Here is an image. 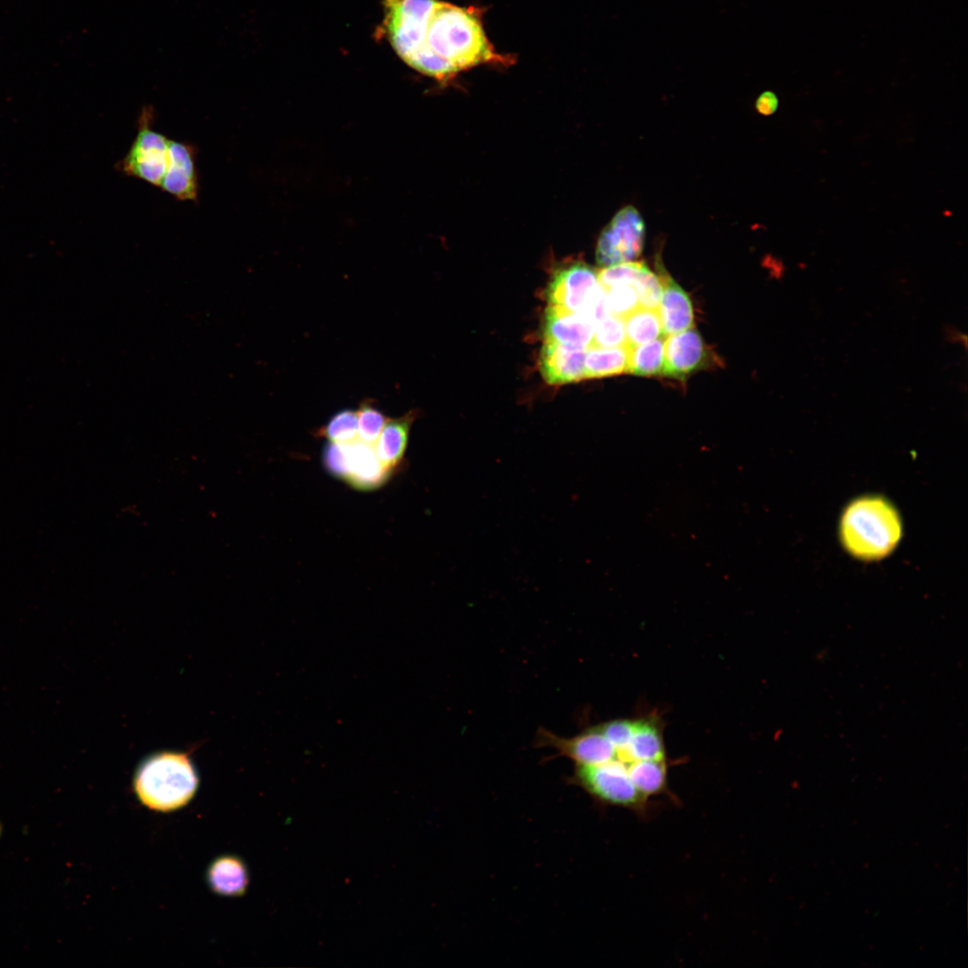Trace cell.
Returning <instances> with one entry per match:
<instances>
[{
  "instance_id": "8fae6325",
  "label": "cell",
  "mask_w": 968,
  "mask_h": 968,
  "mask_svg": "<svg viewBox=\"0 0 968 968\" xmlns=\"http://www.w3.org/2000/svg\"><path fill=\"white\" fill-rule=\"evenodd\" d=\"M586 349L544 341L540 352V371L549 385H564L584 379Z\"/></svg>"
},
{
  "instance_id": "603a6c76",
  "label": "cell",
  "mask_w": 968,
  "mask_h": 968,
  "mask_svg": "<svg viewBox=\"0 0 968 968\" xmlns=\"http://www.w3.org/2000/svg\"><path fill=\"white\" fill-rule=\"evenodd\" d=\"M609 314L624 318L639 305L637 293L631 284H618L605 290Z\"/></svg>"
},
{
  "instance_id": "5bb4252c",
  "label": "cell",
  "mask_w": 968,
  "mask_h": 968,
  "mask_svg": "<svg viewBox=\"0 0 968 968\" xmlns=\"http://www.w3.org/2000/svg\"><path fill=\"white\" fill-rule=\"evenodd\" d=\"M414 419L415 414L409 411L402 417L386 419L374 444L376 454L385 468L393 471L395 467L400 466Z\"/></svg>"
},
{
  "instance_id": "9c48e42d",
  "label": "cell",
  "mask_w": 968,
  "mask_h": 968,
  "mask_svg": "<svg viewBox=\"0 0 968 968\" xmlns=\"http://www.w3.org/2000/svg\"><path fill=\"white\" fill-rule=\"evenodd\" d=\"M707 351L701 334L689 328L666 337L664 343L663 375L686 379L703 367Z\"/></svg>"
},
{
  "instance_id": "ac0fdd59",
  "label": "cell",
  "mask_w": 968,
  "mask_h": 968,
  "mask_svg": "<svg viewBox=\"0 0 968 968\" xmlns=\"http://www.w3.org/2000/svg\"><path fill=\"white\" fill-rule=\"evenodd\" d=\"M665 339L661 336L630 348L627 373L646 376L663 374Z\"/></svg>"
},
{
  "instance_id": "cb8c5ba5",
  "label": "cell",
  "mask_w": 968,
  "mask_h": 968,
  "mask_svg": "<svg viewBox=\"0 0 968 968\" xmlns=\"http://www.w3.org/2000/svg\"><path fill=\"white\" fill-rule=\"evenodd\" d=\"M643 264V262L632 261L602 267L598 271V281L604 290L618 284L632 285Z\"/></svg>"
},
{
  "instance_id": "277c9868",
  "label": "cell",
  "mask_w": 968,
  "mask_h": 968,
  "mask_svg": "<svg viewBox=\"0 0 968 968\" xmlns=\"http://www.w3.org/2000/svg\"><path fill=\"white\" fill-rule=\"evenodd\" d=\"M153 108L143 107L136 135L117 168L126 176L160 187L168 164L169 139L153 127Z\"/></svg>"
},
{
  "instance_id": "4fadbf2b",
  "label": "cell",
  "mask_w": 968,
  "mask_h": 968,
  "mask_svg": "<svg viewBox=\"0 0 968 968\" xmlns=\"http://www.w3.org/2000/svg\"><path fill=\"white\" fill-rule=\"evenodd\" d=\"M662 295L659 306L662 335L667 337L693 326L694 313L691 301L684 290L662 269Z\"/></svg>"
},
{
  "instance_id": "2e32d148",
  "label": "cell",
  "mask_w": 968,
  "mask_h": 968,
  "mask_svg": "<svg viewBox=\"0 0 968 968\" xmlns=\"http://www.w3.org/2000/svg\"><path fill=\"white\" fill-rule=\"evenodd\" d=\"M629 348L589 347L584 356V379L601 378L627 372Z\"/></svg>"
},
{
  "instance_id": "7a4b0ae2",
  "label": "cell",
  "mask_w": 968,
  "mask_h": 968,
  "mask_svg": "<svg viewBox=\"0 0 968 968\" xmlns=\"http://www.w3.org/2000/svg\"><path fill=\"white\" fill-rule=\"evenodd\" d=\"M840 539L850 554L861 560L881 559L902 537V522L884 497L864 496L853 500L840 520Z\"/></svg>"
},
{
  "instance_id": "d4e9b609",
  "label": "cell",
  "mask_w": 968,
  "mask_h": 968,
  "mask_svg": "<svg viewBox=\"0 0 968 968\" xmlns=\"http://www.w3.org/2000/svg\"><path fill=\"white\" fill-rule=\"evenodd\" d=\"M323 462L332 475L346 480V456L342 443L329 442L324 448Z\"/></svg>"
},
{
  "instance_id": "ba28073f",
  "label": "cell",
  "mask_w": 968,
  "mask_h": 968,
  "mask_svg": "<svg viewBox=\"0 0 968 968\" xmlns=\"http://www.w3.org/2000/svg\"><path fill=\"white\" fill-rule=\"evenodd\" d=\"M194 144L169 140L168 164L160 188L180 201H195L199 194Z\"/></svg>"
},
{
  "instance_id": "7c38bea8",
  "label": "cell",
  "mask_w": 968,
  "mask_h": 968,
  "mask_svg": "<svg viewBox=\"0 0 968 968\" xmlns=\"http://www.w3.org/2000/svg\"><path fill=\"white\" fill-rule=\"evenodd\" d=\"M346 456L345 481L358 489H373L387 480L393 471L385 468L378 459L374 445L356 438L342 443Z\"/></svg>"
},
{
  "instance_id": "44dd1931",
  "label": "cell",
  "mask_w": 968,
  "mask_h": 968,
  "mask_svg": "<svg viewBox=\"0 0 968 968\" xmlns=\"http://www.w3.org/2000/svg\"><path fill=\"white\" fill-rule=\"evenodd\" d=\"M357 412L358 438L374 445L388 418L376 408L373 402L369 400L360 402Z\"/></svg>"
},
{
  "instance_id": "5b68a950",
  "label": "cell",
  "mask_w": 968,
  "mask_h": 968,
  "mask_svg": "<svg viewBox=\"0 0 968 968\" xmlns=\"http://www.w3.org/2000/svg\"><path fill=\"white\" fill-rule=\"evenodd\" d=\"M435 1L383 0L388 39L404 62L421 46Z\"/></svg>"
},
{
  "instance_id": "e0dca14e",
  "label": "cell",
  "mask_w": 968,
  "mask_h": 968,
  "mask_svg": "<svg viewBox=\"0 0 968 968\" xmlns=\"http://www.w3.org/2000/svg\"><path fill=\"white\" fill-rule=\"evenodd\" d=\"M623 320L629 349L663 336L659 309L638 307Z\"/></svg>"
},
{
  "instance_id": "52a82bcc",
  "label": "cell",
  "mask_w": 968,
  "mask_h": 968,
  "mask_svg": "<svg viewBox=\"0 0 968 968\" xmlns=\"http://www.w3.org/2000/svg\"><path fill=\"white\" fill-rule=\"evenodd\" d=\"M600 289L598 271L575 263L554 272L545 294L548 305L583 313Z\"/></svg>"
},
{
  "instance_id": "6da1fadb",
  "label": "cell",
  "mask_w": 968,
  "mask_h": 968,
  "mask_svg": "<svg viewBox=\"0 0 968 968\" xmlns=\"http://www.w3.org/2000/svg\"><path fill=\"white\" fill-rule=\"evenodd\" d=\"M474 7L436 0L419 48L405 62L440 81L480 64L503 62L488 41Z\"/></svg>"
},
{
  "instance_id": "484cf974",
  "label": "cell",
  "mask_w": 968,
  "mask_h": 968,
  "mask_svg": "<svg viewBox=\"0 0 968 968\" xmlns=\"http://www.w3.org/2000/svg\"><path fill=\"white\" fill-rule=\"evenodd\" d=\"M779 99L777 95L771 91L762 92L756 99V107L762 115H771L778 108Z\"/></svg>"
},
{
  "instance_id": "d6986e66",
  "label": "cell",
  "mask_w": 968,
  "mask_h": 968,
  "mask_svg": "<svg viewBox=\"0 0 968 968\" xmlns=\"http://www.w3.org/2000/svg\"><path fill=\"white\" fill-rule=\"evenodd\" d=\"M358 431V412L342 410L333 416L327 424L318 429L320 436L330 442L348 443L356 439Z\"/></svg>"
},
{
  "instance_id": "9a60e30c",
  "label": "cell",
  "mask_w": 968,
  "mask_h": 968,
  "mask_svg": "<svg viewBox=\"0 0 968 968\" xmlns=\"http://www.w3.org/2000/svg\"><path fill=\"white\" fill-rule=\"evenodd\" d=\"M208 882L220 895L238 896L243 895L246 889L248 873L241 860L233 856H223L210 866Z\"/></svg>"
},
{
  "instance_id": "ffe728a7",
  "label": "cell",
  "mask_w": 968,
  "mask_h": 968,
  "mask_svg": "<svg viewBox=\"0 0 968 968\" xmlns=\"http://www.w3.org/2000/svg\"><path fill=\"white\" fill-rule=\"evenodd\" d=\"M632 285L637 293L640 307L659 309L662 295V281L659 272H653L644 263Z\"/></svg>"
},
{
  "instance_id": "3957f363",
  "label": "cell",
  "mask_w": 968,
  "mask_h": 968,
  "mask_svg": "<svg viewBox=\"0 0 968 968\" xmlns=\"http://www.w3.org/2000/svg\"><path fill=\"white\" fill-rule=\"evenodd\" d=\"M198 786L195 769L186 754L161 752L147 758L138 768L134 790L148 808L171 811L185 806Z\"/></svg>"
},
{
  "instance_id": "8992f818",
  "label": "cell",
  "mask_w": 968,
  "mask_h": 968,
  "mask_svg": "<svg viewBox=\"0 0 968 968\" xmlns=\"http://www.w3.org/2000/svg\"><path fill=\"white\" fill-rule=\"evenodd\" d=\"M645 226L633 206L621 209L602 230L596 246V262L601 267L632 262L642 253Z\"/></svg>"
},
{
  "instance_id": "30bf717a",
  "label": "cell",
  "mask_w": 968,
  "mask_h": 968,
  "mask_svg": "<svg viewBox=\"0 0 968 968\" xmlns=\"http://www.w3.org/2000/svg\"><path fill=\"white\" fill-rule=\"evenodd\" d=\"M595 331L594 324L582 313L549 306L543 320L544 341L588 349Z\"/></svg>"
},
{
  "instance_id": "7402d4cb",
  "label": "cell",
  "mask_w": 968,
  "mask_h": 968,
  "mask_svg": "<svg viewBox=\"0 0 968 968\" xmlns=\"http://www.w3.org/2000/svg\"><path fill=\"white\" fill-rule=\"evenodd\" d=\"M627 346L623 318L608 315L595 325L591 347L613 348Z\"/></svg>"
}]
</instances>
